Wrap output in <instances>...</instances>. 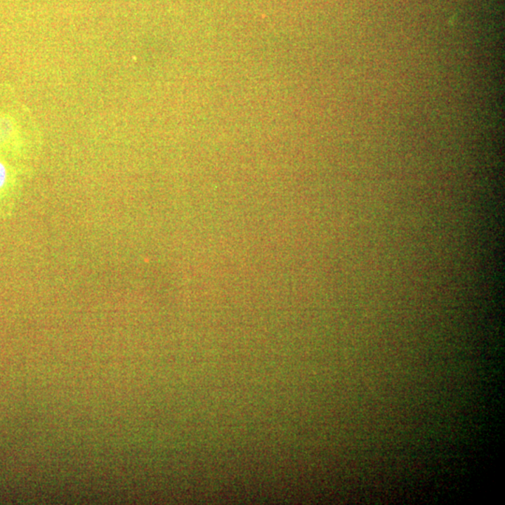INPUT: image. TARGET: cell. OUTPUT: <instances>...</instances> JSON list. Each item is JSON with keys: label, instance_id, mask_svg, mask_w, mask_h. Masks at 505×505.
I'll return each instance as SVG.
<instances>
[{"label": "cell", "instance_id": "cell-1", "mask_svg": "<svg viewBox=\"0 0 505 505\" xmlns=\"http://www.w3.org/2000/svg\"><path fill=\"white\" fill-rule=\"evenodd\" d=\"M8 179V171L6 166L0 162V189L4 188Z\"/></svg>", "mask_w": 505, "mask_h": 505}]
</instances>
